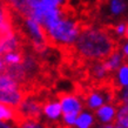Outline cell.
I'll return each instance as SVG.
<instances>
[{
  "instance_id": "6da1fadb",
  "label": "cell",
  "mask_w": 128,
  "mask_h": 128,
  "mask_svg": "<svg viewBox=\"0 0 128 128\" xmlns=\"http://www.w3.org/2000/svg\"><path fill=\"white\" fill-rule=\"evenodd\" d=\"M73 47L78 55L88 60H105L119 50L108 27L82 28Z\"/></svg>"
},
{
  "instance_id": "7a4b0ae2",
  "label": "cell",
  "mask_w": 128,
  "mask_h": 128,
  "mask_svg": "<svg viewBox=\"0 0 128 128\" xmlns=\"http://www.w3.org/2000/svg\"><path fill=\"white\" fill-rule=\"evenodd\" d=\"M27 14L41 25L45 32L50 31L62 18L74 16L70 0H27Z\"/></svg>"
},
{
  "instance_id": "3957f363",
  "label": "cell",
  "mask_w": 128,
  "mask_h": 128,
  "mask_svg": "<svg viewBox=\"0 0 128 128\" xmlns=\"http://www.w3.org/2000/svg\"><path fill=\"white\" fill-rule=\"evenodd\" d=\"M81 32V25L79 20L67 16L62 18L59 24L46 33L48 44L55 46H73Z\"/></svg>"
},
{
  "instance_id": "277c9868",
  "label": "cell",
  "mask_w": 128,
  "mask_h": 128,
  "mask_svg": "<svg viewBox=\"0 0 128 128\" xmlns=\"http://www.w3.org/2000/svg\"><path fill=\"white\" fill-rule=\"evenodd\" d=\"M59 101L62 108V113H74V114H80L82 110V104L79 100L78 96L73 94H59Z\"/></svg>"
},
{
  "instance_id": "5b68a950",
  "label": "cell",
  "mask_w": 128,
  "mask_h": 128,
  "mask_svg": "<svg viewBox=\"0 0 128 128\" xmlns=\"http://www.w3.org/2000/svg\"><path fill=\"white\" fill-rule=\"evenodd\" d=\"M25 96L26 95L24 94L22 88L0 90V101H1V104L13 106V107H19L20 104L25 99Z\"/></svg>"
},
{
  "instance_id": "8992f818",
  "label": "cell",
  "mask_w": 128,
  "mask_h": 128,
  "mask_svg": "<svg viewBox=\"0 0 128 128\" xmlns=\"http://www.w3.org/2000/svg\"><path fill=\"white\" fill-rule=\"evenodd\" d=\"M116 113L118 112L115 106H113L112 104H107V105H104L100 108H98L95 115L101 124H112L115 121Z\"/></svg>"
},
{
  "instance_id": "52a82bcc",
  "label": "cell",
  "mask_w": 128,
  "mask_h": 128,
  "mask_svg": "<svg viewBox=\"0 0 128 128\" xmlns=\"http://www.w3.org/2000/svg\"><path fill=\"white\" fill-rule=\"evenodd\" d=\"M85 99V104L89 109H98L101 106H104L105 100H107V98L104 96V94L99 92V90H92L84 95ZM108 101V100H107Z\"/></svg>"
},
{
  "instance_id": "ba28073f",
  "label": "cell",
  "mask_w": 128,
  "mask_h": 128,
  "mask_svg": "<svg viewBox=\"0 0 128 128\" xmlns=\"http://www.w3.org/2000/svg\"><path fill=\"white\" fill-rule=\"evenodd\" d=\"M42 112L50 120L59 119L60 114L62 113L60 101H46V102H44Z\"/></svg>"
},
{
  "instance_id": "9c48e42d",
  "label": "cell",
  "mask_w": 128,
  "mask_h": 128,
  "mask_svg": "<svg viewBox=\"0 0 128 128\" xmlns=\"http://www.w3.org/2000/svg\"><path fill=\"white\" fill-rule=\"evenodd\" d=\"M124 55L122 52H120L119 50H116L112 55H109L107 59L104 60V64H105L106 68L109 70V72H114V70H119L121 67V65L124 62Z\"/></svg>"
},
{
  "instance_id": "30bf717a",
  "label": "cell",
  "mask_w": 128,
  "mask_h": 128,
  "mask_svg": "<svg viewBox=\"0 0 128 128\" xmlns=\"http://www.w3.org/2000/svg\"><path fill=\"white\" fill-rule=\"evenodd\" d=\"M25 52L22 50H14L6 54L1 55V64L4 65H14V64H21L24 60Z\"/></svg>"
},
{
  "instance_id": "8fae6325",
  "label": "cell",
  "mask_w": 128,
  "mask_h": 128,
  "mask_svg": "<svg viewBox=\"0 0 128 128\" xmlns=\"http://www.w3.org/2000/svg\"><path fill=\"white\" fill-rule=\"evenodd\" d=\"M114 124L118 128H128V106L119 105V110Z\"/></svg>"
},
{
  "instance_id": "7c38bea8",
  "label": "cell",
  "mask_w": 128,
  "mask_h": 128,
  "mask_svg": "<svg viewBox=\"0 0 128 128\" xmlns=\"http://www.w3.org/2000/svg\"><path fill=\"white\" fill-rule=\"evenodd\" d=\"M2 2L7 4L13 11L18 12L21 16L27 14V0H2Z\"/></svg>"
},
{
  "instance_id": "4fadbf2b",
  "label": "cell",
  "mask_w": 128,
  "mask_h": 128,
  "mask_svg": "<svg viewBox=\"0 0 128 128\" xmlns=\"http://www.w3.org/2000/svg\"><path fill=\"white\" fill-rule=\"evenodd\" d=\"M116 84H115V87L120 88V87H126L128 86V62L124 61L121 67L118 70V76H116Z\"/></svg>"
},
{
  "instance_id": "5bb4252c",
  "label": "cell",
  "mask_w": 128,
  "mask_h": 128,
  "mask_svg": "<svg viewBox=\"0 0 128 128\" xmlns=\"http://www.w3.org/2000/svg\"><path fill=\"white\" fill-rule=\"evenodd\" d=\"M94 124V116L92 113L89 112H82L78 116L76 120V128H90Z\"/></svg>"
},
{
  "instance_id": "9a60e30c",
  "label": "cell",
  "mask_w": 128,
  "mask_h": 128,
  "mask_svg": "<svg viewBox=\"0 0 128 128\" xmlns=\"http://www.w3.org/2000/svg\"><path fill=\"white\" fill-rule=\"evenodd\" d=\"M109 10L113 16H120L126 10V4L122 0H109Z\"/></svg>"
},
{
  "instance_id": "2e32d148",
  "label": "cell",
  "mask_w": 128,
  "mask_h": 128,
  "mask_svg": "<svg viewBox=\"0 0 128 128\" xmlns=\"http://www.w3.org/2000/svg\"><path fill=\"white\" fill-rule=\"evenodd\" d=\"M19 128H46L39 122V120H25L18 126Z\"/></svg>"
},
{
  "instance_id": "e0dca14e",
  "label": "cell",
  "mask_w": 128,
  "mask_h": 128,
  "mask_svg": "<svg viewBox=\"0 0 128 128\" xmlns=\"http://www.w3.org/2000/svg\"><path fill=\"white\" fill-rule=\"evenodd\" d=\"M79 114H74V113H67V114H64L62 116V121L66 126H74L76 124V120H78Z\"/></svg>"
},
{
  "instance_id": "ac0fdd59",
  "label": "cell",
  "mask_w": 128,
  "mask_h": 128,
  "mask_svg": "<svg viewBox=\"0 0 128 128\" xmlns=\"http://www.w3.org/2000/svg\"><path fill=\"white\" fill-rule=\"evenodd\" d=\"M119 105H126L128 106V86L124 87L122 90L120 92V94L118 95V102ZM118 105V106H119Z\"/></svg>"
},
{
  "instance_id": "d6986e66",
  "label": "cell",
  "mask_w": 128,
  "mask_h": 128,
  "mask_svg": "<svg viewBox=\"0 0 128 128\" xmlns=\"http://www.w3.org/2000/svg\"><path fill=\"white\" fill-rule=\"evenodd\" d=\"M124 31H126V24H119L114 27V32L116 33L118 35H124Z\"/></svg>"
},
{
  "instance_id": "ffe728a7",
  "label": "cell",
  "mask_w": 128,
  "mask_h": 128,
  "mask_svg": "<svg viewBox=\"0 0 128 128\" xmlns=\"http://www.w3.org/2000/svg\"><path fill=\"white\" fill-rule=\"evenodd\" d=\"M95 128H118L115 126V124H98Z\"/></svg>"
},
{
  "instance_id": "44dd1931",
  "label": "cell",
  "mask_w": 128,
  "mask_h": 128,
  "mask_svg": "<svg viewBox=\"0 0 128 128\" xmlns=\"http://www.w3.org/2000/svg\"><path fill=\"white\" fill-rule=\"evenodd\" d=\"M122 53H124V55L126 56L124 59H128V42H124V45H122Z\"/></svg>"
},
{
  "instance_id": "7402d4cb",
  "label": "cell",
  "mask_w": 128,
  "mask_h": 128,
  "mask_svg": "<svg viewBox=\"0 0 128 128\" xmlns=\"http://www.w3.org/2000/svg\"><path fill=\"white\" fill-rule=\"evenodd\" d=\"M0 128H14L12 124H8V121H1L0 124Z\"/></svg>"
},
{
  "instance_id": "603a6c76",
  "label": "cell",
  "mask_w": 128,
  "mask_h": 128,
  "mask_svg": "<svg viewBox=\"0 0 128 128\" xmlns=\"http://www.w3.org/2000/svg\"><path fill=\"white\" fill-rule=\"evenodd\" d=\"M126 39H128V24L126 25V31H124V35Z\"/></svg>"
}]
</instances>
